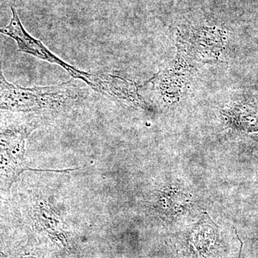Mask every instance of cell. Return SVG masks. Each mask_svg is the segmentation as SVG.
<instances>
[{"label": "cell", "mask_w": 258, "mask_h": 258, "mask_svg": "<svg viewBox=\"0 0 258 258\" xmlns=\"http://www.w3.org/2000/svg\"><path fill=\"white\" fill-rule=\"evenodd\" d=\"M46 115L25 113L0 116V192L9 196L12 188L25 171L26 140L46 120Z\"/></svg>", "instance_id": "cell-1"}, {"label": "cell", "mask_w": 258, "mask_h": 258, "mask_svg": "<svg viewBox=\"0 0 258 258\" xmlns=\"http://www.w3.org/2000/svg\"><path fill=\"white\" fill-rule=\"evenodd\" d=\"M13 17L9 25L5 28H0V33L14 39L18 44L19 50L34 57L47 61L50 63L57 64L66 70L74 79H81L93 89H96L100 78L96 75L88 74L73 67L71 64L66 63L58 57L54 55L50 50L42 43L41 41L34 38L25 30L18 13L14 8H11Z\"/></svg>", "instance_id": "cell-2"}, {"label": "cell", "mask_w": 258, "mask_h": 258, "mask_svg": "<svg viewBox=\"0 0 258 258\" xmlns=\"http://www.w3.org/2000/svg\"><path fill=\"white\" fill-rule=\"evenodd\" d=\"M35 88H23L8 83L0 70V110L14 113H32L37 103Z\"/></svg>", "instance_id": "cell-3"}, {"label": "cell", "mask_w": 258, "mask_h": 258, "mask_svg": "<svg viewBox=\"0 0 258 258\" xmlns=\"http://www.w3.org/2000/svg\"><path fill=\"white\" fill-rule=\"evenodd\" d=\"M7 197L0 192V231L20 221L16 209Z\"/></svg>", "instance_id": "cell-4"}]
</instances>
